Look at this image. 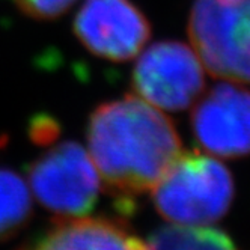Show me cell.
<instances>
[{
    "instance_id": "cell-1",
    "label": "cell",
    "mask_w": 250,
    "mask_h": 250,
    "mask_svg": "<svg viewBox=\"0 0 250 250\" xmlns=\"http://www.w3.org/2000/svg\"><path fill=\"white\" fill-rule=\"evenodd\" d=\"M87 146L104 187L121 198L152 190L183 152L173 122L137 95L95 107Z\"/></svg>"
},
{
    "instance_id": "cell-2",
    "label": "cell",
    "mask_w": 250,
    "mask_h": 250,
    "mask_svg": "<svg viewBox=\"0 0 250 250\" xmlns=\"http://www.w3.org/2000/svg\"><path fill=\"white\" fill-rule=\"evenodd\" d=\"M151 191L157 211L173 225L209 226L228 212L234 181L212 157L181 152Z\"/></svg>"
},
{
    "instance_id": "cell-3",
    "label": "cell",
    "mask_w": 250,
    "mask_h": 250,
    "mask_svg": "<svg viewBox=\"0 0 250 250\" xmlns=\"http://www.w3.org/2000/svg\"><path fill=\"white\" fill-rule=\"evenodd\" d=\"M187 32L212 77L250 83V0H194Z\"/></svg>"
},
{
    "instance_id": "cell-4",
    "label": "cell",
    "mask_w": 250,
    "mask_h": 250,
    "mask_svg": "<svg viewBox=\"0 0 250 250\" xmlns=\"http://www.w3.org/2000/svg\"><path fill=\"white\" fill-rule=\"evenodd\" d=\"M29 188L58 217H82L95 207L101 180L89 152L77 142L50 146L29 165Z\"/></svg>"
},
{
    "instance_id": "cell-5",
    "label": "cell",
    "mask_w": 250,
    "mask_h": 250,
    "mask_svg": "<svg viewBox=\"0 0 250 250\" xmlns=\"http://www.w3.org/2000/svg\"><path fill=\"white\" fill-rule=\"evenodd\" d=\"M131 86L134 95L157 109L181 112L204 94L205 68L184 42L160 41L139 53Z\"/></svg>"
},
{
    "instance_id": "cell-6",
    "label": "cell",
    "mask_w": 250,
    "mask_h": 250,
    "mask_svg": "<svg viewBox=\"0 0 250 250\" xmlns=\"http://www.w3.org/2000/svg\"><path fill=\"white\" fill-rule=\"evenodd\" d=\"M73 27L87 51L118 63L139 56L152 33L146 15L131 0H84Z\"/></svg>"
},
{
    "instance_id": "cell-7",
    "label": "cell",
    "mask_w": 250,
    "mask_h": 250,
    "mask_svg": "<svg viewBox=\"0 0 250 250\" xmlns=\"http://www.w3.org/2000/svg\"><path fill=\"white\" fill-rule=\"evenodd\" d=\"M194 104L191 130L205 151L222 158L250 154V89L223 80Z\"/></svg>"
},
{
    "instance_id": "cell-8",
    "label": "cell",
    "mask_w": 250,
    "mask_h": 250,
    "mask_svg": "<svg viewBox=\"0 0 250 250\" xmlns=\"http://www.w3.org/2000/svg\"><path fill=\"white\" fill-rule=\"evenodd\" d=\"M19 250H144L122 220L109 217H59Z\"/></svg>"
},
{
    "instance_id": "cell-9",
    "label": "cell",
    "mask_w": 250,
    "mask_h": 250,
    "mask_svg": "<svg viewBox=\"0 0 250 250\" xmlns=\"http://www.w3.org/2000/svg\"><path fill=\"white\" fill-rule=\"evenodd\" d=\"M32 216V191L24 178L8 167H0V243L21 232Z\"/></svg>"
},
{
    "instance_id": "cell-10",
    "label": "cell",
    "mask_w": 250,
    "mask_h": 250,
    "mask_svg": "<svg viewBox=\"0 0 250 250\" xmlns=\"http://www.w3.org/2000/svg\"><path fill=\"white\" fill-rule=\"evenodd\" d=\"M144 250H237L225 232L211 226L170 225L157 229Z\"/></svg>"
},
{
    "instance_id": "cell-11",
    "label": "cell",
    "mask_w": 250,
    "mask_h": 250,
    "mask_svg": "<svg viewBox=\"0 0 250 250\" xmlns=\"http://www.w3.org/2000/svg\"><path fill=\"white\" fill-rule=\"evenodd\" d=\"M12 2L30 19L50 21L66 14L77 0H12Z\"/></svg>"
},
{
    "instance_id": "cell-12",
    "label": "cell",
    "mask_w": 250,
    "mask_h": 250,
    "mask_svg": "<svg viewBox=\"0 0 250 250\" xmlns=\"http://www.w3.org/2000/svg\"><path fill=\"white\" fill-rule=\"evenodd\" d=\"M61 134L59 124L48 115H38L30 122L29 136L40 146H50Z\"/></svg>"
}]
</instances>
